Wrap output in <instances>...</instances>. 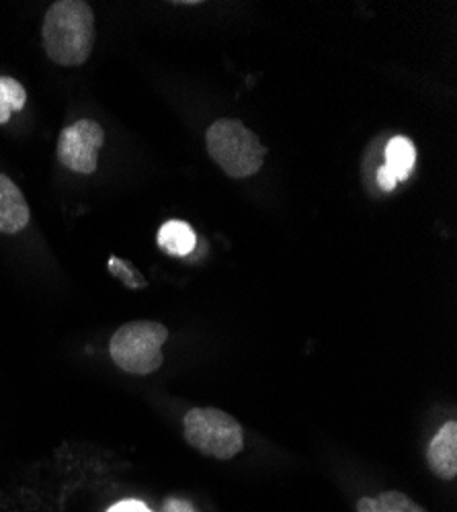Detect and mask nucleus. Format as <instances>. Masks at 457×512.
I'll use <instances>...</instances> for the list:
<instances>
[{"label": "nucleus", "instance_id": "obj_13", "mask_svg": "<svg viewBox=\"0 0 457 512\" xmlns=\"http://www.w3.org/2000/svg\"><path fill=\"white\" fill-rule=\"evenodd\" d=\"M160 512H199V510H197V506H195L191 500L171 496V498H166V500L162 502Z\"/></svg>", "mask_w": 457, "mask_h": 512}, {"label": "nucleus", "instance_id": "obj_7", "mask_svg": "<svg viewBox=\"0 0 457 512\" xmlns=\"http://www.w3.org/2000/svg\"><path fill=\"white\" fill-rule=\"evenodd\" d=\"M31 218L29 205L21 189L5 175H0V232L19 234L27 228Z\"/></svg>", "mask_w": 457, "mask_h": 512}, {"label": "nucleus", "instance_id": "obj_14", "mask_svg": "<svg viewBox=\"0 0 457 512\" xmlns=\"http://www.w3.org/2000/svg\"><path fill=\"white\" fill-rule=\"evenodd\" d=\"M107 512H152V510L140 500H123L113 504Z\"/></svg>", "mask_w": 457, "mask_h": 512}, {"label": "nucleus", "instance_id": "obj_1", "mask_svg": "<svg viewBox=\"0 0 457 512\" xmlns=\"http://www.w3.org/2000/svg\"><path fill=\"white\" fill-rule=\"evenodd\" d=\"M48 58L66 68L82 66L95 46V15L85 0H58L41 27Z\"/></svg>", "mask_w": 457, "mask_h": 512}, {"label": "nucleus", "instance_id": "obj_3", "mask_svg": "<svg viewBox=\"0 0 457 512\" xmlns=\"http://www.w3.org/2000/svg\"><path fill=\"white\" fill-rule=\"evenodd\" d=\"M169 340V330L160 322L134 320L117 328L111 336L109 353L113 363L132 375H150L164 363L162 345Z\"/></svg>", "mask_w": 457, "mask_h": 512}, {"label": "nucleus", "instance_id": "obj_9", "mask_svg": "<svg viewBox=\"0 0 457 512\" xmlns=\"http://www.w3.org/2000/svg\"><path fill=\"white\" fill-rule=\"evenodd\" d=\"M414 162H417V148L414 144L404 138V136H396L388 142L386 146V166L392 170L396 181H406L412 173Z\"/></svg>", "mask_w": 457, "mask_h": 512}, {"label": "nucleus", "instance_id": "obj_2", "mask_svg": "<svg viewBox=\"0 0 457 512\" xmlns=\"http://www.w3.org/2000/svg\"><path fill=\"white\" fill-rule=\"evenodd\" d=\"M207 154L230 179H248L265 164V146L238 119H218L205 134Z\"/></svg>", "mask_w": 457, "mask_h": 512}, {"label": "nucleus", "instance_id": "obj_6", "mask_svg": "<svg viewBox=\"0 0 457 512\" xmlns=\"http://www.w3.org/2000/svg\"><path fill=\"white\" fill-rule=\"evenodd\" d=\"M427 465L431 472L445 482L457 476V422H445L439 433L431 439L427 447Z\"/></svg>", "mask_w": 457, "mask_h": 512}, {"label": "nucleus", "instance_id": "obj_11", "mask_svg": "<svg viewBox=\"0 0 457 512\" xmlns=\"http://www.w3.org/2000/svg\"><path fill=\"white\" fill-rule=\"evenodd\" d=\"M27 103L23 84L11 76H0V125L11 121L15 111H21Z\"/></svg>", "mask_w": 457, "mask_h": 512}, {"label": "nucleus", "instance_id": "obj_15", "mask_svg": "<svg viewBox=\"0 0 457 512\" xmlns=\"http://www.w3.org/2000/svg\"><path fill=\"white\" fill-rule=\"evenodd\" d=\"M378 185H380L384 191H394L396 185H398L394 173H392V170H390L386 164L378 168Z\"/></svg>", "mask_w": 457, "mask_h": 512}, {"label": "nucleus", "instance_id": "obj_10", "mask_svg": "<svg viewBox=\"0 0 457 512\" xmlns=\"http://www.w3.org/2000/svg\"><path fill=\"white\" fill-rule=\"evenodd\" d=\"M357 512H427L402 492H384L380 496H363L357 502Z\"/></svg>", "mask_w": 457, "mask_h": 512}, {"label": "nucleus", "instance_id": "obj_8", "mask_svg": "<svg viewBox=\"0 0 457 512\" xmlns=\"http://www.w3.org/2000/svg\"><path fill=\"white\" fill-rule=\"evenodd\" d=\"M197 236L187 222L171 220L164 222L158 230V246L171 256H187L193 252Z\"/></svg>", "mask_w": 457, "mask_h": 512}, {"label": "nucleus", "instance_id": "obj_5", "mask_svg": "<svg viewBox=\"0 0 457 512\" xmlns=\"http://www.w3.org/2000/svg\"><path fill=\"white\" fill-rule=\"evenodd\" d=\"M103 144V127L93 119H80L62 130L58 140V160L72 173L91 175L97 170Z\"/></svg>", "mask_w": 457, "mask_h": 512}, {"label": "nucleus", "instance_id": "obj_12", "mask_svg": "<svg viewBox=\"0 0 457 512\" xmlns=\"http://www.w3.org/2000/svg\"><path fill=\"white\" fill-rule=\"evenodd\" d=\"M109 273L128 289H144L148 287L146 277L128 261L119 259V256H111L109 259Z\"/></svg>", "mask_w": 457, "mask_h": 512}, {"label": "nucleus", "instance_id": "obj_4", "mask_svg": "<svg viewBox=\"0 0 457 512\" xmlns=\"http://www.w3.org/2000/svg\"><path fill=\"white\" fill-rule=\"evenodd\" d=\"M183 435L197 453L220 461H228L244 449L240 422L218 408L189 410L183 418Z\"/></svg>", "mask_w": 457, "mask_h": 512}]
</instances>
